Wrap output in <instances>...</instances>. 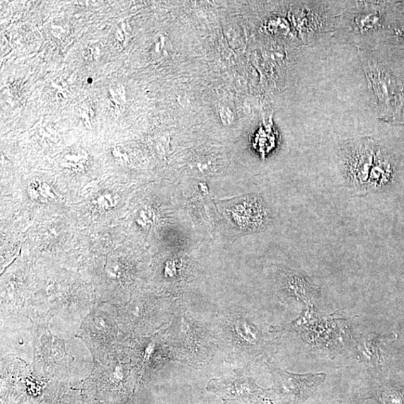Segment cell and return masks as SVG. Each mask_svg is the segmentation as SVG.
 <instances>
[{
	"mask_svg": "<svg viewBox=\"0 0 404 404\" xmlns=\"http://www.w3.org/2000/svg\"><path fill=\"white\" fill-rule=\"evenodd\" d=\"M218 349L226 362L238 368H249L260 357L267 356L272 342L249 311L234 306L219 309L212 323Z\"/></svg>",
	"mask_w": 404,
	"mask_h": 404,
	"instance_id": "1",
	"label": "cell"
},
{
	"mask_svg": "<svg viewBox=\"0 0 404 404\" xmlns=\"http://www.w3.org/2000/svg\"><path fill=\"white\" fill-rule=\"evenodd\" d=\"M173 359L195 369L214 359L218 345L210 329L195 320L183 304L176 306L168 330Z\"/></svg>",
	"mask_w": 404,
	"mask_h": 404,
	"instance_id": "2",
	"label": "cell"
},
{
	"mask_svg": "<svg viewBox=\"0 0 404 404\" xmlns=\"http://www.w3.org/2000/svg\"><path fill=\"white\" fill-rule=\"evenodd\" d=\"M379 148L369 137L347 140L341 149V162L348 187L356 195L368 194V183Z\"/></svg>",
	"mask_w": 404,
	"mask_h": 404,
	"instance_id": "3",
	"label": "cell"
},
{
	"mask_svg": "<svg viewBox=\"0 0 404 404\" xmlns=\"http://www.w3.org/2000/svg\"><path fill=\"white\" fill-rule=\"evenodd\" d=\"M207 391L220 398L225 404H270L276 397L272 388L259 386L253 378L242 372L214 378L208 382Z\"/></svg>",
	"mask_w": 404,
	"mask_h": 404,
	"instance_id": "4",
	"label": "cell"
},
{
	"mask_svg": "<svg viewBox=\"0 0 404 404\" xmlns=\"http://www.w3.org/2000/svg\"><path fill=\"white\" fill-rule=\"evenodd\" d=\"M266 364L272 377V388L280 404H304L327 376L324 374H293L278 367L270 358Z\"/></svg>",
	"mask_w": 404,
	"mask_h": 404,
	"instance_id": "5",
	"label": "cell"
},
{
	"mask_svg": "<svg viewBox=\"0 0 404 404\" xmlns=\"http://www.w3.org/2000/svg\"><path fill=\"white\" fill-rule=\"evenodd\" d=\"M362 60L378 110L383 117H393L404 99L403 87L381 63L367 57Z\"/></svg>",
	"mask_w": 404,
	"mask_h": 404,
	"instance_id": "6",
	"label": "cell"
},
{
	"mask_svg": "<svg viewBox=\"0 0 404 404\" xmlns=\"http://www.w3.org/2000/svg\"><path fill=\"white\" fill-rule=\"evenodd\" d=\"M277 273V295L280 299L294 297L307 303L318 292L317 287L304 273L285 267H279Z\"/></svg>",
	"mask_w": 404,
	"mask_h": 404,
	"instance_id": "7",
	"label": "cell"
},
{
	"mask_svg": "<svg viewBox=\"0 0 404 404\" xmlns=\"http://www.w3.org/2000/svg\"><path fill=\"white\" fill-rule=\"evenodd\" d=\"M394 174V166L389 156L381 147L378 148L369 179L368 192H376L387 187L392 183Z\"/></svg>",
	"mask_w": 404,
	"mask_h": 404,
	"instance_id": "8",
	"label": "cell"
},
{
	"mask_svg": "<svg viewBox=\"0 0 404 404\" xmlns=\"http://www.w3.org/2000/svg\"><path fill=\"white\" fill-rule=\"evenodd\" d=\"M396 334L371 335L364 337L358 345L360 358L376 368L380 367L383 357V349L396 340Z\"/></svg>",
	"mask_w": 404,
	"mask_h": 404,
	"instance_id": "9",
	"label": "cell"
},
{
	"mask_svg": "<svg viewBox=\"0 0 404 404\" xmlns=\"http://www.w3.org/2000/svg\"><path fill=\"white\" fill-rule=\"evenodd\" d=\"M354 21L355 30L359 33H367L380 27L382 14L376 10L364 11L360 13Z\"/></svg>",
	"mask_w": 404,
	"mask_h": 404,
	"instance_id": "10",
	"label": "cell"
},
{
	"mask_svg": "<svg viewBox=\"0 0 404 404\" xmlns=\"http://www.w3.org/2000/svg\"><path fill=\"white\" fill-rule=\"evenodd\" d=\"M393 119L396 122L404 123V99L400 103L398 108L397 109L393 116Z\"/></svg>",
	"mask_w": 404,
	"mask_h": 404,
	"instance_id": "11",
	"label": "cell"
}]
</instances>
